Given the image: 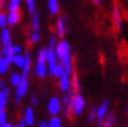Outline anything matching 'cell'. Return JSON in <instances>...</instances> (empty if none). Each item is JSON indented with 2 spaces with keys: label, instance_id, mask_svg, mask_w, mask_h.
Wrapping results in <instances>:
<instances>
[{
  "label": "cell",
  "instance_id": "8fae6325",
  "mask_svg": "<svg viewBox=\"0 0 128 127\" xmlns=\"http://www.w3.org/2000/svg\"><path fill=\"white\" fill-rule=\"evenodd\" d=\"M24 121L26 123V125L28 126H31L34 125V110L31 107H27L26 110L24 112Z\"/></svg>",
  "mask_w": 128,
  "mask_h": 127
},
{
  "label": "cell",
  "instance_id": "3957f363",
  "mask_svg": "<svg viewBox=\"0 0 128 127\" xmlns=\"http://www.w3.org/2000/svg\"><path fill=\"white\" fill-rule=\"evenodd\" d=\"M86 107V100L82 97V95L77 93L74 94L71 104V112L74 116H80Z\"/></svg>",
  "mask_w": 128,
  "mask_h": 127
},
{
  "label": "cell",
  "instance_id": "e575fe53",
  "mask_svg": "<svg viewBox=\"0 0 128 127\" xmlns=\"http://www.w3.org/2000/svg\"><path fill=\"white\" fill-rule=\"evenodd\" d=\"M19 127H26V123H25L24 119H22L20 121V124H19Z\"/></svg>",
  "mask_w": 128,
  "mask_h": 127
},
{
  "label": "cell",
  "instance_id": "7402d4cb",
  "mask_svg": "<svg viewBox=\"0 0 128 127\" xmlns=\"http://www.w3.org/2000/svg\"><path fill=\"white\" fill-rule=\"evenodd\" d=\"M8 64L6 62L4 58H0V74H5L6 71H8Z\"/></svg>",
  "mask_w": 128,
  "mask_h": 127
},
{
  "label": "cell",
  "instance_id": "52a82bcc",
  "mask_svg": "<svg viewBox=\"0 0 128 127\" xmlns=\"http://www.w3.org/2000/svg\"><path fill=\"white\" fill-rule=\"evenodd\" d=\"M60 101L58 98L52 97L48 102V112L51 116H56L60 110Z\"/></svg>",
  "mask_w": 128,
  "mask_h": 127
},
{
  "label": "cell",
  "instance_id": "603a6c76",
  "mask_svg": "<svg viewBox=\"0 0 128 127\" xmlns=\"http://www.w3.org/2000/svg\"><path fill=\"white\" fill-rule=\"evenodd\" d=\"M40 40V32L36 30H32V32L30 34V38H29V41L31 44H36L38 43Z\"/></svg>",
  "mask_w": 128,
  "mask_h": 127
},
{
  "label": "cell",
  "instance_id": "ac0fdd59",
  "mask_svg": "<svg viewBox=\"0 0 128 127\" xmlns=\"http://www.w3.org/2000/svg\"><path fill=\"white\" fill-rule=\"evenodd\" d=\"M10 30L8 28H3L2 31H1V42H2V45H4V44H6L10 40Z\"/></svg>",
  "mask_w": 128,
  "mask_h": 127
},
{
  "label": "cell",
  "instance_id": "5b68a950",
  "mask_svg": "<svg viewBox=\"0 0 128 127\" xmlns=\"http://www.w3.org/2000/svg\"><path fill=\"white\" fill-rule=\"evenodd\" d=\"M46 64H47V69L49 74L53 75L54 69L57 66V62H56V54L54 49L50 47L46 49Z\"/></svg>",
  "mask_w": 128,
  "mask_h": 127
},
{
  "label": "cell",
  "instance_id": "9c48e42d",
  "mask_svg": "<svg viewBox=\"0 0 128 127\" xmlns=\"http://www.w3.org/2000/svg\"><path fill=\"white\" fill-rule=\"evenodd\" d=\"M20 12L18 10H10L8 16V23L10 25V26H14L16 25L19 21H20Z\"/></svg>",
  "mask_w": 128,
  "mask_h": 127
},
{
  "label": "cell",
  "instance_id": "f35d334b",
  "mask_svg": "<svg viewBox=\"0 0 128 127\" xmlns=\"http://www.w3.org/2000/svg\"><path fill=\"white\" fill-rule=\"evenodd\" d=\"M126 112H127V114H128V105H127V106H126Z\"/></svg>",
  "mask_w": 128,
  "mask_h": 127
},
{
  "label": "cell",
  "instance_id": "4fadbf2b",
  "mask_svg": "<svg viewBox=\"0 0 128 127\" xmlns=\"http://www.w3.org/2000/svg\"><path fill=\"white\" fill-rule=\"evenodd\" d=\"M114 123H116V116L114 114H108L104 119L102 127H114Z\"/></svg>",
  "mask_w": 128,
  "mask_h": 127
},
{
  "label": "cell",
  "instance_id": "60d3db41",
  "mask_svg": "<svg viewBox=\"0 0 128 127\" xmlns=\"http://www.w3.org/2000/svg\"><path fill=\"white\" fill-rule=\"evenodd\" d=\"M0 58H1V50H0Z\"/></svg>",
  "mask_w": 128,
  "mask_h": 127
},
{
  "label": "cell",
  "instance_id": "8992f818",
  "mask_svg": "<svg viewBox=\"0 0 128 127\" xmlns=\"http://www.w3.org/2000/svg\"><path fill=\"white\" fill-rule=\"evenodd\" d=\"M112 17V23L114 28L117 30H121L122 29V15H121V12L118 5H114Z\"/></svg>",
  "mask_w": 128,
  "mask_h": 127
},
{
  "label": "cell",
  "instance_id": "6da1fadb",
  "mask_svg": "<svg viewBox=\"0 0 128 127\" xmlns=\"http://www.w3.org/2000/svg\"><path fill=\"white\" fill-rule=\"evenodd\" d=\"M56 58L60 60V62L65 68V72L69 75L72 74V60H71V51L70 46L67 41H62L57 43L54 48Z\"/></svg>",
  "mask_w": 128,
  "mask_h": 127
},
{
  "label": "cell",
  "instance_id": "8d00e7d4",
  "mask_svg": "<svg viewBox=\"0 0 128 127\" xmlns=\"http://www.w3.org/2000/svg\"><path fill=\"white\" fill-rule=\"evenodd\" d=\"M60 19H62V20L64 22H65V23H67V17H66L65 15H64V16H62V17Z\"/></svg>",
  "mask_w": 128,
  "mask_h": 127
},
{
  "label": "cell",
  "instance_id": "83f0119b",
  "mask_svg": "<svg viewBox=\"0 0 128 127\" xmlns=\"http://www.w3.org/2000/svg\"><path fill=\"white\" fill-rule=\"evenodd\" d=\"M6 114L4 112H0V127H4L6 125Z\"/></svg>",
  "mask_w": 128,
  "mask_h": 127
},
{
  "label": "cell",
  "instance_id": "7c38bea8",
  "mask_svg": "<svg viewBox=\"0 0 128 127\" xmlns=\"http://www.w3.org/2000/svg\"><path fill=\"white\" fill-rule=\"evenodd\" d=\"M80 88V82L78 79V76L76 73H73L72 80H71V90L74 92V94H77Z\"/></svg>",
  "mask_w": 128,
  "mask_h": 127
},
{
  "label": "cell",
  "instance_id": "836d02e7",
  "mask_svg": "<svg viewBox=\"0 0 128 127\" xmlns=\"http://www.w3.org/2000/svg\"><path fill=\"white\" fill-rule=\"evenodd\" d=\"M5 1L6 0H0V8L3 10L4 6H5Z\"/></svg>",
  "mask_w": 128,
  "mask_h": 127
},
{
  "label": "cell",
  "instance_id": "d4e9b609",
  "mask_svg": "<svg viewBox=\"0 0 128 127\" xmlns=\"http://www.w3.org/2000/svg\"><path fill=\"white\" fill-rule=\"evenodd\" d=\"M20 5V0H10L8 3V10H17Z\"/></svg>",
  "mask_w": 128,
  "mask_h": 127
},
{
  "label": "cell",
  "instance_id": "30bf717a",
  "mask_svg": "<svg viewBox=\"0 0 128 127\" xmlns=\"http://www.w3.org/2000/svg\"><path fill=\"white\" fill-rule=\"evenodd\" d=\"M8 98V88H5L3 90H0V112H4V108L6 106Z\"/></svg>",
  "mask_w": 128,
  "mask_h": 127
},
{
  "label": "cell",
  "instance_id": "44dd1931",
  "mask_svg": "<svg viewBox=\"0 0 128 127\" xmlns=\"http://www.w3.org/2000/svg\"><path fill=\"white\" fill-rule=\"evenodd\" d=\"M96 110H97V107L95 105H92L91 108H90V112H88V120L90 123H93L96 120Z\"/></svg>",
  "mask_w": 128,
  "mask_h": 127
},
{
  "label": "cell",
  "instance_id": "74e56055",
  "mask_svg": "<svg viewBox=\"0 0 128 127\" xmlns=\"http://www.w3.org/2000/svg\"><path fill=\"white\" fill-rule=\"evenodd\" d=\"M4 127H12V125L10 123H6V125H5Z\"/></svg>",
  "mask_w": 128,
  "mask_h": 127
},
{
  "label": "cell",
  "instance_id": "e0dca14e",
  "mask_svg": "<svg viewBox=\"0 0 128 127\" xmlns=\"http://www.w3.org/2000/svg\"><path fill=\"white\" fill-rule=\"evenodd\" d=\"M31 26H32V30H40V17L39 12H34L32 14V22H31Z\"/></svg>",
  "mask_w": 128,
  "mask_h": 127
},
{
  "label": "cell",
  "instance_id": "484cf974",
  "mask_svg": "<svg viewBox=\"0 0 128 127\" xmlns=\"http://www.w3.org/2000/svg\"><path fill=\"white\" fill-rule=\"evenodd\" d=\"M26 5H27V8H28V12H30L31 15L34 12V0H26Z\"/></svg>",
  "mask_w": 128,
  "mask_h": 127
},
{
  "label": "cell",
  "instance_id": "cb8c5ba5",
  "mask_svg": "<svg viewBox=\"0 0 128 127\" xmlns=\"http://www.w3.org/2000/svg\"><path fill=\"white\" fill-rule=\"evenodd\" d=\"M20 79H21V75H19L18 73H12V76H10V82L14 86H17L19 84Z\"/></svg>",
  "mask_w": 128,
  "mask_h": 127
},
{
  "label": "cell",
  "instance_id": "ba28073f",
  "mask_svg": "<svg viewBox=\"0 0 128 127\" xmlns=\"http://www.w3.org/2000/svg\"><path fill=\"white\" fill-rule=\"evenodd\" d=\"M69 76V74L64 73L60 77V88L62 92H68L71 88V80Z\"/></svg>",
  "mask_w": 128,
  "mask_h": 127
},
{
  "label": "cell",
  "instance_id": "5bb4252c",
  "mask_svg": "<svg viewBox=\"0 0 128 127\" xmlns=\"http://www.w3.org/2000/svg\"><path fill=\"white\" fill-rule=\"evenodd\" d=\"M48 8L51 15H56L58 12V2H57V0H48Z\"/></svg>",
  "mask_w": 128,
  "mask_h": 127
},
{
  "label": "cell",
  "instance_id": "ab89813d",
  "mask_svg": "<svg viewBox=\"0 0 128 127\" xmlns=\"http://www.w3.org/2000/svg\"><path fill=\"white\" fill-rule=\"evenodd\" d=\"M12 127H19V124H17V125H14Z\"/></svg>",
  "mask_w": 128,
  "mask_h": 127
},
{
  "label": "cell",
  "instance_id": "d6a6232c",
  "mask_svg": "<svg viewBox=\"0 0 128 127\" xmlns=\"http://www.w3.org/2000/svg\"><path fill=\"white\" fill-rule=\"evenodd\" d=\"M5 81L4 80H0V90H3V88H5Z\"/></svg>",
  "mask_w": 128,
  "mask_h": 127
},
{
  "label": "cell",
  "instance_id": "f1b7e54d",
  "mask_svg": "<svg viewBox=\"0 0 128 127\" xmlns=\"http://www.w3.org/2000/svg\"><path fill=\"white\" fill-rule=\"evenodd\" d=\"M56 45H57V38L54 36H52L50 38V41H49V47L54 49Z\"/></svg>",
  "mask_w": 128,
  "mask_h": 127
},
{
  "label": "cell",
  "instance_id": "ffe728a7",
  "mask_svg": "<svg viewBox=\"0 0 128 127\" xmlns=\"http://www.w3.org/2000/svg\"><path fill=\"white\" fill-rule=\"evenodd\" d=\"M64 73H66V72H65V68H64V66L60 62V65H57V66L55 67V69H54L53 76H55V77H58V78H60Z\"/></svg>",
  "mask_w": 128,
  "mask_h": 127
},
{
  "label": "cell",
  "instance_id": "4316f807",
  "mask_svg": "<svg viewBox=\"0 0 128 127\" xmlns=\"http://www.w3.org/2000/svg\"><path fill=\"white\" fill-rule=\"evenodd\" d=\"M6 23H8V17H6L3 12H1V14H0V27L4 28Z\"/></svg>",
  "mask_w": 128,
  "mask_h": 127
},
{
  "label": "cell",
  "instance_id": "4dcf8cb0",
  "mask_svg": "<svg viewBox=\"0 0 128 127\" xmlns=\"http://www.w3.org/2000/svg\"><path fill=\"white\" fill-rule=\"evenodd\" d=\"M12 51L15 54H19L21 52V47L20 46H12Z\"/></svg>",
  "mask_w": 128,
  "mask_h": 127
},
{
  "label": "cell",
  "instance_id": "d590c367",
  "mask_svg": "<svg viewBox=\"0 0 128 127\" xmlns=\"http://www.w3.org/2000/svg\"><path fill=\"white\" fill-rule=\"evenodd\" d=\"M92 1H93L96 5H100V4H101V0H92Z\"/></svg>",
  "mask_w": 128,
  "mask_h": 127
},
{
  "label": "cell",
  "instance_id": "2e32d148",
  "mask_svg": "<svg viewBox=\"0 0 128 127\" xmlns=\"http://www.w3.org/2000/svg\"><path fill=\"white\" fill-rule=\"evenodd\" d=\"M12 62H14L18 68H23L24 64H25V58H24V56H22L20 53L15 54L14 58H12Z\"/></svg>",
  "mask_w": 128,
  "mask_h": 127
},
{
  "label": "cell",
  "instance_id": "f546056e",
  "mask_svg": "<svg viewBox=\"0 0 128 127\" xmlns=\"http://www.w3.org/2000/svg\"><path fill=\"white\" fill-rule=\"evenodd\" d=\"M31 103H32V105H38V103H39V100H38V97L36 95L31 96Z\"/></svg>",
  "mask_w": 128,
  "mask_h": 127
},
{
  "label": "cell",
  "instance_id": "9a60e30c",
  "mask_svg": "<svg viewBox=\"0 0 128 127\" xmlns=\"http://www.w3.org/2000/svg\"><path fill=\"white\" fill-rule=\"evenodd\" d=\"M65 24H66V23L64 22L60 18L56 21V30H57V34H58L60 38L64 36V34H65V32H66Z\"/></svg>",
  "mask_w": 128,
  "mask_h": 127
},
{
  "label": "cell",
  "instance_id": "277c9868",
  "mask_svg": "<svg viewBox=\"0 0 128 127\" xmlns=\"http://www.w3.org/2000/svg\"><path fill=\"white\" fill-rule=\"evenodd\" d=\"M108 110H110V100H103L101 104L96 110V120H97V125L102 126L105 117L108 115Z\"/></svg>",
  "mask_w": 128,
  "mask_h": 127
},
{
  "label": "cell",
  "instance_id": "1f68e13d",
  "mask_svg": "<svg viewBox=\"0 0 128 127\" xmlns=\"http://www.w3.org/2000/svg\"><path fill=\"white\" fill-rule=\"evenodd\" d=\"M39 127H48V123L46 121H42V122H40Z\"/></svg>",
  "mask_w": 128,
  "mask_h": 127
},
{
  "label": "cell",
  "instance_id": "7a4b0ae2",
  "mask_svg": "<svg viewBox=\"0 0 128 127\" xmlns=\"http://www.w3.org/2000/svg\"><path fill=\"white\" fill-rule=\"evenodd\" d=\"M34 72L40 78L45 77L47 73V64H46V49H41L38 53V60L36 64Z\"/></svg>",
  "mask_w": 128,
  "mask_h": 127
},
{
  "label": "cell",
  "instance_id": "d6986e66",
  "mask_svg": "<svg viewBox=\"0 0 128 127\" xmlns=\"http://www.w3.org/2000/svg\"><path fill=\"white\" fill-rule=\"evenodd\" d=\"M48 127H62V120L60 118L53 116V118L50 119V121L48 122Z\"/></svg>",
  "mask_w": 128,
  "mask_h": 127
}]
</instances>
